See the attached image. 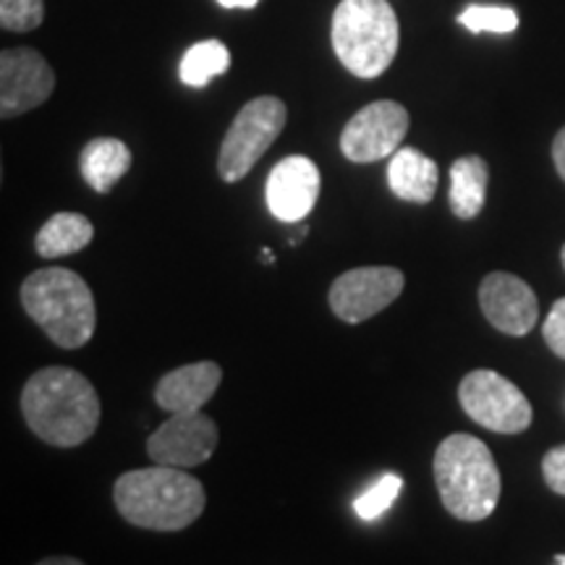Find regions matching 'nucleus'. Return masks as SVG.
<instances>
[{"label": "nucleus", "mask_w": 565, "mask_h": 565, "mask_svg": "<svg viewBox=\"0 0 565 565\" xmlns=\"http://www.w3.org/2000/svg\"><path fill=\"white\" fill-rule=\"evenodd\" d=\"M26 427L53 448H76L100 424V398L95 385L71 366H45L21 391Z\"/></svg>", "instance_id": "nucleus-1"}, {"label": "nucleus", "mask_w": 565, "mask_h": 565, "mask_svg": "<svg viewBox=\"0 0 565 565\" xmlns=\"http://www.w3.org/2000/svg\"><path fill=\"white\" fill-rule=\"evenodd\" d=\"M113 500L131 526L152 532H181L192 526L207 503L200 479L162 463L126 471L113 487Z\"/></svg>", "instance_id": "nucleus-2"}, {"label": "nucleus", "mask_w": 565, "mask_h": 565, "mask_svg": "<svg viewBox=\"0 0 565 565\" xmlns=\"http://www.w3.org/2000/svg\"><path fill=\"white\" fill-rule=\"evenodd\" d=\"M435 484L443 508L458 521H484L500 500V471L492 450L475 435L456 433L437 445Z\"/></svg>", "instance_id": "nucleus-3"}, {"label": "nucleus", "mask_w": 565, "mask_h": 565, "mask_svg": "<svg viewBox=\"0 0 565 565\" xmlns=\"http://www.w3.org/2000/svg\"><path fill=\"white\" fill-rule=\"evenodd\" d=\"M21 307L61 349H82L97 328L95 296L79 273L42 267L21 282Z\"/></svg>", "instance_id": "nucleus-4"}, {"label": "nucleus", "mask_w": 565, "mask_h": 565, "mask_svg": "<svg viewBox=\"0 0 565 565\" xmlns=\"http://www.w3.org/2000/svg\"><path fill=\"white\" fill-rule=\"evenodd\" d=\"M330 40L338 61L359 79H377L395 61L401 26L387 0H341Z\"/></svg>", "instance_id": "nucleus-5"}, {"label": "nucleus", "mask_w": 565, "mask_h": 565, "mask_svg": "<svg viewBox=\"0 0 565 565\" xmlns=\"http://www.w3.org/2000/svg\"><path fill=\"white\" fill-rule=\"evenodd\" d=\"M288 108L280 97H254L238 110L233 124L225 131V139L217 154V173L225 183H236L249 175L259 158L270 150L273 141L286 129Z\"/></svg>", "instance_id": "nucleus-6"}, {"label": "nucleus", "mask_w": 565, "mask_h": 565, "mask_svg": "<svg viewBox=\"0 0 565 565\" xmlns=\"http://www.w3.org/2000/svg\"><path fill=\"white\" fill-rule=\"evenodd\" d=\"M458 401L469 419L500 435H519L534 419L532 404L519 385L494 370L469 372L458 385Z\"/></svg>", "instance_id": "nucleus-7"}, {"label": "nucleus", "mask_w": 565, "mask_h": 565, "mask_svg": "<svg viewBox=\"0 0 565 565\" xmlns=\"http://www.w3.org/2000/svg\"><path fill=\"white\" fill-rule=\"evenodd\" d=\"M406 286V275L398 267H353L338 275L330 286V309L345 324H359L398 299Z\"/></svg>", "instance_id": "nucleus-8"}, {"label": "nucleus", "mask_w": 565, "mask_h": 565, "mask_svg": "<svg viewBox=\"0 0 565 565\" xmlns=\"http://www.w3.org/2000/svg\"><path fill=\"white\" fill-rule=\"evenodd\" d=\"M412 116L401 103L377 100L364 105L341 134V152L351 162H377L401 150Z\"/></svg>", "instance_id": "nucleus-9"}, {"label": "nucleus", "mask_w": 565, "mask_h": 565, "mask_svg": "<svg viewBox=\"0 0 565 565\" xmlns=\"http://www.w3.org/2000/svg\"><path fill=\"white\" fill-rule=\"evenodd\" d=\"M55 71L34 47H11L0 53V116H24L51 100Z\"/></svg>", "instance_id": "nucleus-10"}, {"label": "nucleus", "mask_w": 565, "mask_h": 565, "mask_svg": "<svg viewBox=\"0 0 565 565\" xmlns=\"http://www.w3.org/2000/svg\"><path fill=\"white\" fill-rule=\"evenodd\" d=\"M217 440H221V433L207 414H171V419L162 422L147 440V456L152 458V463L192 469L210 461Z\"/></svg>", "instance_id": "nucleus-11"}, {"label": "nucleus", "mask_w": 565, "mask_h": 565, "mask_svg": "<svg viewBox=\"0 0 565 565\" xmlns=\"http://www.w3.org/2000/svg\"><path fill=\"white\" fill-rule=\"evenodd\" d=\"M479 307L500 333L521 338L540 320V301L526 280L511 273H490L479 286Z\"/></svg>", "instance_id": "nucleus-12"}, {"label": "nucleus", "mask_w": 565, "mask_h": 565, "mask_svg": "<svg viewBox=\"0 0 565 565\" xmlns=\"http://www.w3.org/2000/svg\"><path fill=\"white\" fill-rule=\"evenodd\" d=\"M320 196V168L303 154L282 158L265 183L267 210L282 223H299L315 210Z\"/></svg>", "instance_id": "nucleus-13"}, {"label": "nucleus", "mask_w": 565, "mask_h": 565, "mask_svg": "<svg viewBox=\"0 0 565 565\" xmlns=\"http://www.w3.org/2000/svg\"><path fill=\"white\" fill-rule=\"evenodd\" d=\"M223 370L215 362H194L179 370L168 372L160 377L158 387H154V401L168 414H186L200 412L207 401L221 387Z\"/></svg>", "instance_id": "nucleus-14"}, {"label": "nucleus", "mask_w": 565, "mask_h": 565, "mask_svg": "<svg viewBox=\"0 0 565 565\" xmlns=\"http://www.w3.org/2000/svg\"><path fill=\"white\" fill-rule=\"evenodd\" d=\"M437 181H440L437 162L416 147H401L398 152L391 154L387 186L398 200L429 204L437 192Z\"/></svg>", "instance_id": "nucleus-15"}, {"label": "nucleus", "mask_w": 565, "mask_h": 565, "mask_svg": "<svg viewBox=\"0 0 565 565\" xmlns=\"http://www.w3.org/2000/svg\"><path fill=\"white\" fill-rule=\"evenodd\" d=\"M131 150L116 137H97L84 145L79 154V171L89 189L108 194L129 173Z\"/></svg>", "instance_id": "nucleus-16"}, {"label": "nucleus", "mask_w": 565, "mask_h": 565, "mask_svg": "<svg viewBox=\"0 0 565 565\" xmlns=\"http://www.w3.org/2000/svg\"><path fill=\"white\" fill-rule=\"evenodd\" d=\"M490 166L479 154H466L450 166L448 204L458 221H475L487 202Z\"/></svg>", "instance_id": "nucleus-17"}, {"label": "nucleus", "mask_w": 565, "mask_h": 565, "mask_svg": "<svg viewBox=\"0 0 565 565\" xmlns=\"http://www.w3.org/2000/svg\"><path fill=\"white\" fill-rule=\"evenodd\" d=\"M92 238H95V225L87 217L79 212H55L34 236V249L40 257L58 259L82 252Z\"/></svg>", "instance_id": "nucleus-18"}, {"label": "nucleus", "mask_w": 565, "mask_h": 565, "mask_svg": "<svg viewBox=\"0 0 565 565\" xmlns=\"http://www.w3.org/2000/svg\"><path fill=\"white\" fill-rule=\"evenodd\" d=\"M231 66V53L221 40H204L183 53L179 76L186 87H207L215 76H223Z\"/></svg>", "instance_id": "nucleus-19"}, {"label": "nucleus", "mask_w": 565, "mask_h": 565, "mask_svg": "<svg viewBox=\"0 0 565 565\" xmlns=\"http://www.w3.org/2000/svg\"><path fill=\"white\" fill-rule=\"evenodd\" d=\"M458 24L466 26L471 34H511L519 30V13L508 6H469L458 13Z\"/></svg>", "instance_id": "nucleus-20"}, {"label": "nucleus", "mask_w": 565, "mask_h": 565, "mask_svg": "<svg viewBox=\"0 0 565 565\" xmlns=\"http://www.w3.org/2000/svg\"><path fill=\"white\" fill-rule=\"evenodd\" d=\"M401 490H404V479H401L398 475L380 477L377 482L370 487V490L353 500V511H356L359 519H364V521L380 519V515H383L387 508L395 503V498H398Z\"/></svg>", "instance_id": "nucleus-21"}, {"label": "nucleus", "mask_w": 565, "mask_h": 565, "mask_svg": "<svg viewBox=\"0 0 565 565\" xmlns=\"http://www.w3.org/2000/svg\"><path fill=\"white\" fill-rule=\"evenodd\" d=\"M45 19V0H0V26L6 32H32Z\"/></svg>", "instance_id": "nucleus-22"}, {"label": "nucleus", "mask_w": 565, "mask_h": 565, "mask_svg": "<svg viewBox=\"0 0 565 565\" xmlns=\"http://www.w3.org/2000/svg\"><path fill=\"white\" fill-rule=\"evenodd\" d=\"M542 335H545V343L555 356L565 359V296L557 299L550 309L545 324H542Z\"/></svg>", "instance_id": "nucleus-23"}, {"label": "nucleus", "mask_w": 565, "mask_h": 565, "mask_svg": "<svg viewBox=\"0 0 565 565\" xmlns=\"http://www.w3.org/2000/svg\"><path fill=\"white\" fill-rule=\"evenodd\" d=\"M542 477H545L550 490L565 498V445H555L547 450L542 458Z\"/></svg>", "instance_id": "nucleus-24"}, {"label": "nucleus", "mask_w": 565, "mask_h": 565, "mask_svg": "<svg viewBox=\"0 0 565 565\" xmlns=\"http://www.w3.org/2000/svg\"><path fill=\"white\" fill-rule=\"evenodd\" d=\"M553 162H555V171L561 173V179L565 181V126L557 131V137L553 141Z\"/></svg>", "instance_id": "nucleus-25"}, {"label": "nucleus", "mask_w": 565, "mask_h": 565, "mask_svg": "<svg viewBox=\"0 0 565 565\" xmlns=\"http://www.w3.org/2000/svg\"><path fill=\"white\" fill-rule=\"evenodd\" d=\"M217 3H221L223 9H254L259 0H217Z\"/></svg>", "instance_id": "nucleus-26"}, {"label": "nucleus", "mask_w": 565, "mask_h": 565, "mask_svg": "<svg viewBox=\"0 0 565 565\" xmlns=\"http://www.w3.org/2000/svg\"><path fill=\"white\" fill-rule=\"evenodd\" d=\"M561 263H563V270H565V244H563V249H561Z\"/></svg>", "instance_id": "nucleus-27"}, {"label": "nucleus", "mask_w": 565, "mask_h": 565, "mask_svg": "<svg viewBox=\"0 0 565 565\" xmlns=\"http://www.w3.org/2000/svg\"><path fill=\"white\" fill-rule=\"evenodd\" d=\"M555 563H561V565H565V555H555Z\"/></svg>", "instance_id": "nucleus-28"}]
</instances>
